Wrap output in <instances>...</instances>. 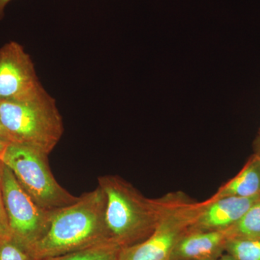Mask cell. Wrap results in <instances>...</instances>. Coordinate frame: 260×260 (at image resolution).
Returning <instances> with one entry per match:
<instances>
[{
  "mask_svg": "<svg viewBox=\"0 0 260 260\" xmlns=\"http://www.w3.org/2000/svg\"><path fill=\"white\" fill-rule=\"evenodd\" d=\"M8 143H8V142H6L5 140L0 138V160H1L3 155H4L5 149H6L7 145H8Z\"/></svg>",
  "mask_w": 260,
  "mask_h": 260,
  "instance_id": "obj_17",
  "label": "cell"
},
{
  "mask_svg": "<svg viewBox=\"0 0 260 260\" xmlns=\"http://www.w3.org/2000/svg\"><path fill=\"white\" fill-rule=\"evenodd\" d=\"M3 168L4 164L0 160V188H2V180H3Z\"/></svg>",
  "mask_w": 260,
  "mask_h": 260,
  "instance_id": "obj_21",
  "label": "cell"
},
{
  "mask_svg": "<svg viewBox=\"0 0 260 260\" xmlns=\"http://www.w3.org/2000/svg\"><path fill=\"white\" fill-rule=\"evenodd\" d=\"M106 197L98 185L73 204L53 212L44 237L30 248L34 260L83 250L109 239L105 222Z\"/></svg>",
  "mask_w": 260,
  "mask_h": 260,
  "instance_id": "obj_1",
  "label": "cell"
},
{
  "mask_svg": "<svg viewBox=\"0 0 260 260\" xmlns=\"http://www.w3.org/2000/svg\"><path fill=\"white\" fill-rule=\"evenodd\" d=\"M2 192L12 238L28 251L47 233L54 211L39 207L5 164Z\"/></svg>",
  "mask_w": 260,
  "mask_h": 260,
  "instance_id": "obj_6",
  "label": "cell"
},
{
  "mask_svg": "<svg viewBox=\"0 0 260 260\" xmlns=\"http://www.w3.org/2000/svg\"><path fill=\"white\" fill-rule=\"evenodd\" d=\"M260 199L225 197L205 200V205L188 232H225L237 223L244 213Z\"/></svg>",
  "mask_w": 260,
  "mask_h": 260,
  "instance_id": "obj_8",
  "label": "cell"
},
{
  "mask_svg": "<svg viewBox=\"0 0 260 260\" xmlns=\"http://www.w3.org/2000/svg\"><path fill=\"white\" fill-rule=\"evenodd\" d=\"M225 232L229 239H260V199Z\"/></svg>",
  "mask_w": 260,
  "mask_h": 260,
  "instance_id": "obj_11",
  "label": "cell"
},
{
  "mask_svg": "<svg viewBox=\"0 0 260 260\" xmlns=\"http://www.w3.org/2000/svg\"><path fill=\"white\" fill-rule=\"evenodd\" d=\"M10 1L12 0H0V20L4 17L5 8Z\"/></svg>",
  "mask_w": 260,
  "mask_h": 260,
  "instance_id": "obj_16",
  "label": "cell"
},
{
  "mask_svg": "<svg viewBox=\"0 0 260 260\" xmlns=\"http://www.w3.org/2000/svg\"><path fill=\"white\" fill-rule=\"evenodd\" d=\"M0 260H34L28 251L13 238H0Z\"/></svg>",
  "mask_w": 260,
  "mask_h": 260,
  "instance_id": "obj_14",
  "label": "cell"
},
{
  "mask_svg": "<svg viewBox=\"0 0 260 260\" xmlns=\"http://www.w3.org/2000/svg\"><path fill=\"white\" fill-rule=\"evenodd\" d=\"M0 138L1 139L5 140V141L8 142V143H10L9 138H8V135L5 133L4 128H3V125H2L1 121H0Z\"/></svg>",
  "mask_w": 260,
  "mask_h": 260,
  "instance_id": "obj_18",
  "label": "cell"
},
{
  "mask_svg": "<svg viewBox=\"0 0 260 260\" xmlns=\"http://www.w3.org/2000/svg\"><path fill=\"white\" fill-rule=\"evenodd\" d=\"M225 252L236 260H260V239H229Z\"/></svg>",
  "mask_w": 260,
  "mask_h": 260,
  "instance_id": "obj_13",
  "label": "cell"
},
{
  "mask_svg": "<svg viewBox=\"0 0 260 260\" xmlns=\"http://www.w3.org/2000/svg\"><path fill=\"white\" fill-rule=\"evenodd\" d=\"M220 257H213V258H208V259H201V260H218Z\"/></svg>",
  "mask_w": 260,
  "mask_h": 260,
  "instance_id": "obj_22",
  "label": "cell"
},
{
  "mask_svg": "<svg viewBox=\"0 0 260 260\" xmlns=\"http://www.w3.org/2000/svg\"><path fill=\"white\" fill-rule=\"evenodd\" d=\"M31 58L18 42L0 49V102H19L44 90Z\"/></svg>",
  "mask_w": 260,
  "mask_h": 260,
  "instance_id": "obj_7",
  "label": "cell"
},
{
  "mask_svg": "<svg viewBox=\"0 0 260 260\" xmlns=\"http://www.w3.org/2000/svg\"><path fill=\"white\" fill-rule=\"evenodd\" d=\"M2 161L13 172L24 190L43 209L54 211L79 200L80 197L70 194L56 180L47 154L20 143H9Z\"/></svg>",
  "mask_w": 260,
  "mask_h": 260,
  "instance_id": "obj_5",
  "label": "cell"
},
{
  "mask_svg": "<svg viewBox=\"0 0 260 260\" xmlns=\"http://www.w3.org/2000/svg\"><path fill=\"white\" fill-rule=\"evenodd\" d=\"M98 181L106 197L105 222L111 242L121 248L144 242L158 225L164 197L146 198L119 176H102Z\"/></svg>",
  "mask_w": 260,
  "mask_h": 260,
  "instance_id": "obj_2",
  "label": "cell"
},
{
  "mask_svg": "<svg viewBox=\"0 0 260 260\" xmlns=\"http://www.w3.org/2000/svg\"><path fill=\"white\" fill-rule=\"evenodd\" d=\"M255 196H260V155L254 153L239 174L220 186L211 198Z\"/></svg>",
  "mask_w": 260,
  "mask_h": 260,
  "instance_id": "obj_10",
  "label": "cell"
},
{
  "mask_svg": "<svg viewBox=\"0 0 260 260\" xmlns=\"http://www.w3.org/2000/svg\"><path fill=\"white\" fill-rule=\"evenodd\" d=\"M229 237L225 232H187L173 249L169 260L220 257Z\"/></svg>",
  "mask_w": 260,
  "mask_h": 260,
  "instance_id": "obj_9",
  "label": "cell"
},
{
  "mask_svg": "<svg viewBox=\"0 0 260 260\" xmlns=\"http://www.w3.org/2000/svg\"><path fill=\"white\" fill-rule=\"evenodd\" d=\"M218 260H236L234 257L228 253H223Z\"/></svg>",
  "mask_w": 260,
  "mask_h": 260,
  "instance_id": "obj_20",
  "label": "cell"
},
{
  "mask_svg": "<svg viewBox=\"0 0 260 260\" xmlns=\"http://www.w3.org/2000/svg\"><path fill=\"white\" fill-rule=\"evenodd\" d=\"M254 149H255V153L260 155V135L259 136L256 138L255 143H254Z\"/></svg>",
  "mask_w": 260,
  "mask_h": 260,
  "instance_id": "obj_19",
  "label": "cell"
},
{
  "mask_svg": "<svg viewBox=\"0 0 260 260\" xmlns=\"http://www.w3.org/2000/svg\"><path fill=\"white\" fill-rule=\"evenodd\" d=\"M9 222L3 200L2 188H0V238H11Z\"/></svg>",
  "mask_w": 260,
  "mask_h": 260,
  "instance_id": "obj_15",
  "label": "cell"
},
{
  "mask_svg": "<svg viewBox=\"0 0 260 260\" xmlns=\"http://www.w3.org/2000/svg\"><path fill=\"white\" fill-rule=\"evenodd\" d=\"M0 121L10 143L25 145L48 155L64 133L55 100L45 89L27 100L0 102Z\"/></svg>",
  "mask_w": 260,
  "mask_h": 260,
  "instance_id": "obj_3",
  "label": "cell"
},
{
  "mask_svg": "<svg viewBox=\"0 0 260 260\" xmlns=\"http://www.w3.org/2000/svg\"><path fill=\"white\" fill-rule=\"evenodd\" d=\"M161 215L153 234L144 242L121 248L119 260H169L173 249L203 209L181 191L164 195Z\"/></svg>",
  "mask_w": 260,
  "mask_h": 260,
  "instance_id": "obj_4",
  "label": "cell"
},
{
  "mask_svg": "<svg viewBox=\"0 0 260 260\" xmlns=\"http://www.w3.org/2000/svg\"><path fill=\"white\" fill-rule=\"evenodd\" d=\"M121 248L112 242L104 243L83 250L39 260H119Z\"/></svg>",
  "mask_w": 260,
  "mask_h": 260,
  "instance_id": "obj_12",
  "label": "cell"
}]
</instances>
